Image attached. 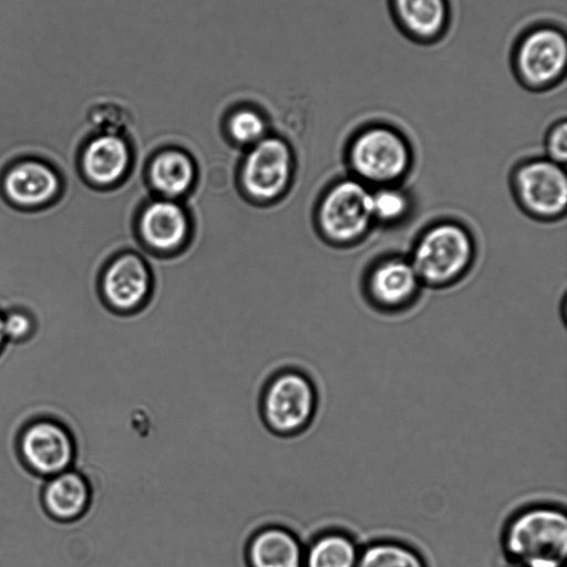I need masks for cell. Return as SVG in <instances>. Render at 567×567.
Masks as SVG:
<instances>
[{
	"mask_svg": "<svg viewBox=\"0 0 567 567\" xmlns=\"http://www.w3.org/2000/svg\"><path fill=\"white\" fill-rule=\"evenodd\" d=\"M503 547L515 567H563L567 554V517L551 505L515 514L503 534Z\"/></svg>",
	"mask_w": 567,
	"mask_h": 567,
	"instance_id": "6da1fadb",
	"label": "cell"
},
{
	"mask_svg": "<svg viewBox=\"0 0 567 567\" xmlns=\"http://www.w3.org/2000/svg\"><path fill=\"white\" fill-rule=\"evenodd\" d=\"M412 148L396 127L374 122L360 127L347 148L352 177L369 187L393 186L412 165Z\"/></svg>",
	"mask_w": 567,
	"mask_h": 567,
	"instance_id": "7a4b0ae2",
	"label": "cell"
},
{
	"mask_svg": "<svg viewBox=\"0 0 567 567\" xmlns=\"http://www.w3.org/2000/svg\"><path fill=\"white\" fill-rule=\"evenodd\" d=\"M475 243L465 226L436 221L422 231L409 257L422 285L443 288L458 281L471 268Z\"/></svg>",
	"mask_w": 567,
	"mask_h": 567,
	"instance_id": "3957f363",
	"label": "cell"
},
{
	"mask_svg": "<svg viewBox=\"0 0 567 567\" xmlns=\"http://www.w3.org/2000/svg\"><path fill=\"white\" fill-rule=\"evenodd\" d=\"M567 40L565 31L551 22L529 25L516 38L511 66L517 82L528 91L545 92L565 78Z\"/></svg>",
	"mask_w": 567,
	"mask_h": 567,
	"instance_id": "277c9868",
	"label": "cell"
},
{
	"mask_svg": "<svg viewBox=\"0 0 567 567\" xmlns=\"http://www.w3.org/2000/svg\"><path fill=\"white\" fill-rule=\"evenodd\" d=\"M318 394L313 382L303 372L285 369L265 384L260 413L266 426L278 435H296L315 417Z\"/></svg>",
	"mask_w": 567,
	"mask_h": 567,
	"instance_id": "5b68a950",
	"label": "cell"
},
{
	"mask_svg": "<svg viewBox=\"0 0 567 567\" xmlns=\"http://www.w3.org/2000/svg\"><path fill=\"white\" fill-rule=\"evenodd\" d=\"M318 224L336 245L360 241L374 224L371 188L354 177L334 182L320 200Z\"/></svg>",
	"mask_w": 567,
	"mask_h": 567,
	"instance_id": "8992f818",
	"label": "cell"
},
{
	"mask_svg": "<svg viewBox=\"0 0 567 567\" xmlns=\"http://www.w3.org/2000/svg\"><path fill=\"white\" fill-rule=\"evenodd\" d=\"M514 197L520 208L538 220H556L567 208V176L563 165L547 157L520 162L511 176Z\"/></svg>",
	"mask_w": 567,
	"mask_h": 567,
	"instance_id": "52a82bcc",
	"label": "cell"
},
{
	"mask_svg": "<svg viewBox=\"0 0 567 567\" xmlns=\"http://www.w3.org/2000/svg\"><path fill=\"white\" fill-rule=\"evenodd\" d=\"M18 449L24 465L48 478L71 468L76 453L69 429L48 417L33 420L22 429Z\"/></svg>",
	"mask_w": 567,
	"mask_h": 567,
	"instance_id": "ba28073f",
	"label": "cell"
},
{
	"mask_svg": "<svg viewBox=\"0 0 567 567\" xmlns=\"http://www.w3.org/2000/svg\"><path fill=\"white\" fill-rule=\"evenodd\" d=\"M292 173V154L286 142L264 137L246 155L241 182L248 195L257 199H272L287 187Z\"/></svg>",
	"mask_w": 567,
	"mask_h": 567,
	"instance_id": "9c48e42d",
	"label": "cell"
},
{
	"mask_svg": "<svg viewBox=\"0 0 567 567\" xmlns=\"http://www.w3.org/2000/svg\"><path fill=\"white\" fill-rule=\"evenodd\" d=\"M0 187L12 206L38 209L51 205L60 197L62 179L49 163L39 158H23L3 172Z\"/></svg>",
	"mask_w": 567,
	"mask_h": 567,
	"instance_id": "30bf717a",
	"label": "cell"
},
{
	"mask_svg": "<svg viewBox=\"0 0 567 567\" xmlns=\"http://www.w3.org/2000/svg\"><path fill=\"white\" fill-rule=\"evenodd\" d=\"M422 282L409 258L388 256L377 260L364 278V290L373 306L395 311L417 297Z\"/></svg>",
	"mask_w": 567,
	"mask_h": 567,
	"instance_id": "8fae6325",
	"label": "cell"
},
{
	"mask_svg": "<svg viewBox=\"0 0 567 567\" xmlns=\"http://www.w3.org/2000/svg\"><path fill=\"white\" fill-rule=\"evenodd\" d=\"M388 6L398 30L414 43L435 44L450 29V0H388Z\"/></svg>",
	"mask_w": 567,
	"mask_h": 567,
	"instance_id": "7c38bea8",
	"label": "cell"
},
{
	"mask_svg": "<svg viewBox=\"0 0 567 567\" xmlns=\"http://www.w3.org/2000/svg\"><path fill=\"white\" fill-rule=\"evenodd\" d=\"M151 277L144 260L135 254H121L107 262L99 279V290L109 306L131 310L144 301Z\"/></svg>",
	"mask_w": 567,
	"mask_h": 567,
	"instance_id": "4fadbf2b",
	"label": "cell"
},
{
	"mask_svg": "<svg viewBox=\"0 0 567 567\" xmlns=\"http://www.w3.org/2000/svg\"><path fill=\"white\" fill-rule=\"evenodd\" d=\"M131 154L120 134H92L83 144L79 166L87 184L95 188L110 187L125 175Z\"/></svg>",
	"mask_w": 567,
	"mask_h": 567,
	"instance_id": "5bb4252c",
	"label": "cell"
},
{
	"mask_svg": "<svg viewBox=\"0 0 567 567\" xmlns=\"http://www.w3.org/2000/svg\"><path fill=\"white\" fill-rule=\"evenodd\" d=\"M140 231L152 248L171 251L185 241L189 231L188 216L175 200L156 199L142 210Z\"/></svg>",
	"mask_w": 567,
	"mask_h": 567,
	"instance_id": "9a60e30c",
	"label": "cell"
},
{
	"mask_svg": "<svg viewBox=\"0 0 567 567\" xmlns=\"http://www.w3.org/2000/svg\"><path fill=\"white\" fill-rule=\"evenodd\" d=\"M41 497L47 513L53 519L66 523L86 513L92 489L82 473L69 468L48 478Z\"/></svg>",
	"mask_w": 567,
	"mask_h": 567,
	"instance_id": "2e32d148",
	"label": "cell"
},
{
	"mask_svg": "<svg viewBox=\"0 0 567 567\" xmlns=\"http://www.w3.org/2000/svg\"><path fill=\"white\" fill-rule=\"evenodd\" d=\"M303 553L299 538L282 526L258 529L246 546L248 567H303Z\"/></svg>",
	"mask_w": 567,
	"mask_h": 567,
	"instance_id": "e0dca14e",
	"label": "cell"
},
{
	"mask_svg": "<svg viewBox=\"0 0 567 567\" xmlns=\"http://www.w3.org/2000/svg\"><path fill=\"white\" fill-rule=\"evenodd\" d=\"M152 186L164 197L174 199L184 195L195 179L194 162L185 152L165 150L154 156L148 169Z\"/></svg>",
	"mask_w": 567,
	"mask_h": 567,
	"instance_id": "ac0fdd59",
	"label": "cell"
},
{
	"mask_svg": "<svg viewBox=\"0 0 567 567\" xmlns=\"http://www.w3.org/2000/svg\"><path fill=\"white\" fill-rule=\"evenodd\" d=\"M360 549L342 532L330 530L315 537L303 553V567H357Z\"/></svg>",
	"mask_w": 567,
	"mask_h": 567,
	"instance_id": "d6986e66",
	"label": "cell"
},
{
	"mask_svg": "<svg viewBox=\"0 0 567 567\" xmlns=\"http://www.w3.org/2000/svg\"><path fill=\"white\" fill-rule=\"evenodd\" d=\"M357 567H426L410 546L393 540L374 542L360 550Z\"/></svg>",
	"mask_w": 567,
	"mask_h": 567,
	"instance_id": "ffe728a7",
	"label": "cell"
},
{
	"mask_svg": "<svg viewBox=\"0 0 567 567\" xmlns=\"http://www.w3.org/2000/svg\"><path fill=\"white\" fill-rule=\"evenodd\" d=\"M371 202L374 223L386 225L402 220L410 208L406 194L396 185L371 188Z\"/></svg>",
	"mask_w": 567,
	"mask_h": 567,
	"instance_id": "44dd1931",
	"label": "cell"
},
{
	"mask_svg": "<svg viewBox=\"0 0 567 567\" xmlns=\"http://www.w3.org/2000/svg\"><path fill=\"white\" fill-rule=\"evenodd\" d=\"M228 131L237 143L254 145L265 137L266 124L254 110L241 109L230 116Z\"/></svg>",
	"mask_w": 567,
	"mask_h": 567,
	"instance_id": "7402d4cb",
	"label": "cell"
},
{
	"mask_svg": "<svg viewBox=\"0 0 567 567\" xmlns=\"http://www.w3.org/2000/svg\"><path fill=\"white\" fill-rule=\"evenodd\" d=\"M2 315L7 343L20 344L32 338L35 331V321L28 311L14 308Z\"/></svg>",
	"mask_w": 567,
	"mask_h": 567,
	"instance_id": "603a6c76",
	"label": "cell"
},
{
	"mask_svg": "<svg viewBox=\"0 0 567 567\" xmlns=\"http://www.w3.org/2000/svg\"><path fill=\"white\" fill-rule=\"evenodd\" d=\"M545 151V157L564 166L567 159V123L565 118L555 122L548 128Z\"/></svg>",
	"mask_w": 567,
	"mask_h": 567,
	"instance_id": "cb8c5ba5",
	"label": "cell"
},
{
	"mask_svg": "<svg viewBox=\"0 0 567 567\" xmlns=\"http://www.w3.org/2000/svg\"><path fill=\"white\" fill-rule=\"evenodd\" d=\"M7 343V339L3 331V315L0 312V354L4 349Z\"/></svg>",
	"mask_w": 567,
	"mask_h": 567,
	"instance_id": "d4e9b609",
	"label": "cell"
}]
</instances>
